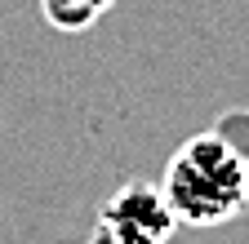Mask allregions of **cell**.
<instances>
[{"label":"cell","instance_id":"6da1fadb","mask_svg":"<svg viewBox=\"0 0 249 244\" xmlns=\"http://www.w3.org/2000/svg\"><path fill=\"white\" fill-rule=\"evenodd\" d=\"M178 227H218L249 204V156L218 129L187 138L156 182Z\"/></svg>","mask_w":249,"mask_h":244},{"label":"cell","instance_id":"7a4b0ae2","mask_svg":"<svg viewBox=\"0 0 249 244\" xmlns=\"http://www.w3.org/2000/svg\"><path fill=\"white\" fill-rule=\"evenodd\" d=\"M174 231H178V218L165 204L160 187L156 182H124L103 200L89 244H169Z\"/></svg>","mask_w":249,"mask_h":244},{"label":"cell","instance_id":"3957f363","mask_svg":"<svg viewBox=\"0 0 249 244\" xmlns=\"http://www.w3.org/2000/svg\"><path fill=\"white\" fill-rule=\"evenodd\" d=\"M111 5L116 0H40V14H45V22L53 32L76 36V32H89Z\"/></svg>","mask_w":249,"mask_h":244}]
</instances>
